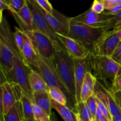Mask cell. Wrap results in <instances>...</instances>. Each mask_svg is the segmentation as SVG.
<instances>
[{"mask_svg": "<svg viewBox=\"0 0 121 121\" xmlns=\"http://www.w3.org/2000/svg\"><path fill=\"white\" fill-rule=\"evenodd\" d=\"M54 65L58 76L69 94L76 102L75 86V62L63 47H56ZM77 104V102H76Z\"/></svg>", "mask_w": 121, "mask_h": 121, "instance_id": "3957f363", "label": "cell"}, {"mask_svg": "<svg viewBox=\"0 0 121 121\" xmlns=\"http://www.w3.org/2000/svg\"><path fill=\"white\" fill-rule=\"evenodd\" d=\"M41 76L49 87H57L63 92L68 101V106L76 112V102L72 98L67 90L61 82L56 69L55 65L46 60L37 54V63L35 67L33 69Z\"/></svg>", "mask_w": 121, "mask_h": 121, "instance_id": "277c9868", "label": "cell"}, {"mask_svg": "<svg viewBox=\"0 0 121 121\" xmlns=\"http://www.w3.org/2000/svg\"><path fill=\"white\" fill-rule=\"evenodd\" d=\"M13 15L21 30H35L33 23V15L28 5L27 1L20 13L18 14H13Z\"/></svg>", "mask_w": 121, "mask_h": 121, "instance_id": "2e32d148", "label": "cell"}, {"mask_svg": "<svg viewBox=\"0 0 121 121\" xmlns=\"http://www.w3.org/2000/svg\"><path fill=\"white\" fill-rule=\"evenodd\" d=\"M114 96L115 97L116 99L118 101V104L119 105H121V92H117V93L113 94Z\"/></svg>", "mask_w": 121, "mask_h": 121, "instance_id": "60d3db41", "label": "cell"}, {"mask_svg": "<svg viewBox=\"0 0 121 121\" xmlns=\"http://www.w3.org/2000/svg\"><path fill=\"white\" fill-rule=\"evenodd\" d=\"M91 9L96 14H102L105 10V6L102 1H98L95 0L93 1L92 6L91 7Z\"/></svg>", "mask_w": 121, "mask_h": 121, "instance_id": "4dcf8cb0", "label": "cell"}, {"mask_svg": "<svg viewBox=\"0 0 121 121\" xmlns=\"http://www.w3.org/2000/svg\"><path fill=\"white\" fill-rule=\"evenodd\" d=\"M76 112L83 121H94L89 108L86 102H80L76 105Z\"/></svg>", "mask_w": 121, "mask_h": 121, "instance_id": "603a6c76", "label": "cell"}, {"mask_svg": "<svg viewBox=\"0 0 121 121\" xmlns=\"http://www.w3.org/2000/svg\"><path fill=\"white\" fill-rule=\"evenodd\" d=\"M59 41L66 52L74 59H85L91 55L89 51L82 43L73 38L57 33Z\"/></svg>", "mask_w": 121, "mask_h": 121, "instance_id": "4fadbf2b", "label": "cell"}, {"mask_svg": "<svg viewBox=\"0 0 121 121\" xmlns=\"http://www.w3.org/2000/svg\"><path fill=\"white\" fill-rule=\"evenodd\" d=\"M112 20H113V22L115 23V25L117 23H121V11L113 15V18H112Z\"/></svg>", "mask_w": 121, "mask_h": 121, "instance_id": "ab89813d", "label": "cell"}, {"mask_svg": "<svg viewBox=\"0 0 121 121\" xmlns=\"http://www.w3.org/2000/svg\"><path fill=\"white\" fill-rule=\"evenodd\" d=\"M52 108L56 110L65 121H79L78 114L67 106H64L52 100Z\"/></svg>", "mask_w": 121, "mask_h": 121, "instance_id": "44dd1931", "label": "cell"}, {"mask_svg": "<svg viewBox=\"0 0 121 121\" xmlns=\"http://www.w3.org/2000/svg\"><path fill=\"white\" fill-rule=\"evenodd\" d=\"M0 121H4V116L1 115V118H0Z\"/></svg>", "mask_w": 121, "mask_h": 121, "instance_id": "ee69618b", "label": "cell"}, {"mask_svg": "<svg viewBox=\"0 0 121 121\" xmlns=\"http://www.w3.org/2000/svg\"><path fill=\"white\" fill-rule=\"evenodd\" d=\"M17 57L23 60L19 52L9 23L5 17L0 20V67L7 73L13 68V59Z\"/></svg>", "mask_w": 121, "mask_h": 121, "instance_id": "7a4b0ae2", "label": "cell"}, {"mask_svg": "<svg viewBox=\"0 0 121 121\" xmlns=\"http://www.w3.org/2000/svg\"><path fill=\"white\" fill-rule=\"evenodd\" d=\"M33 104L47 112L50 116L52 115V99L48 92L39 91L33 93Z\"/></svg>", "mask_w": 121, "mask_h": 121, "instance_id": "d6986e66", "label": "cell"}, {"mask_svg": "<svg viewBox=\"0 0 121 121\" xmlns=\"http://www.w3.org/2000/svg\"><path fill=\"white\" fill-rule=\"evenodd\" d=\"M97 105H98V108L100 111V112L108 118L110 121H112V116L111 115V112L109 111L108 109L99 100L97 99Z\"/></svg>", "mask_w": 121, "mask_h": 121, "instance_id": "1f68e13d", "label": "cell"}, {"mask_svg": "<svg viewBox=\"0 0 121 121\" xmlns=\"http://www.w3.org/2000/svg\"><path fill=\"white\" fill-rule=\"evenodd\" d=\"M112 18L113 16L107 15L104 13L99 14H96L89 8L81 14L72 18L71 21L86 25L93 28L112 30L115 27Z\"/></svg>", "mask_w": 121, "mask_h": 121, "instance_id": "30bf717a", "label": "cell"}, {"mask_svg": "<svg viewBox=\"0 0 121 121\" xmlns=\"http://www.w3.org/2000/svg\"><path fill=\"white\" fill-rule=\"evenodd\" d=\"M22 31L30 38L37 53L54 65L56 47H57L54 42L48 37L36 30Z\"/></svg>", "mask_w": 121, "mask_h": 121, "instance_id": "52a82bcc", "label": "cell"}, {"mask_svg": "<svg viewBox=\"0 0 121 121\" xmlns=\"http://www.w3.org/2000/svg\"><path fill=\"white\" fill-rule=\"evenodd\" d=\"M4 121H23V114L21 102H18L13 106L10 111L4 115Z\"/></svg>", "mask_w": 121, "mask_h": 121, "instance_id": "7402d4cb", "label": "cell"}, {"mask_svg": "<svg viewBox=\"0 0 121 121\" xmlns=\"http://www.w3.org/2000/svg\"><path fill=\"white\" fill-rule=\"evenodd\" d=\"M78 117H79V115H78ZM79 121H82V119H80V118H79Z\"/></svg>", "mask_w": 121, "mask_h": 121, "instance_id": "bcb514c9", "label": "cell"}, {"mask_svg": "<svg viewBox=\"0 0 121 121\" xmlns=\"http://www.w3.org/2000/svg\"><path fill=\"white\" fill-rule=\"evenodd\" d=\"M121 11V3L117 5V6H115V7H113L112 9H109V10H105L104 13L107 15H111V16H113L115 14H117V13H118L119 12H120Z\"/></svg>", "mask_w": 121, "mask_h": 121, "instance_id": "d590c367", "label": "cell"}, {"mask_svg": "<svg viewBox=\"0 0 121 121\" xmlns=\"http://www.w3.org/2000/svg\"><path fill=\"white\" fill-rule=\"evenodd\" d=\"M0 111L1 115L7 114L15 104L21 101L24 96L20 86L13 83L6 82L0 86Z\"/></svg>", "mask_w": 121, "mask_h": 121, "instance_id": "ba28073f", "label": "cell"}, {"mask_svg": "<svg viewBox=\"0 0 121 121\" xmlns=\"http://www.w3.org/2000/svg\"><path fill=\"white\" fill-rule=\"evenodd\" d=\"M112 94L121 92V73L117 76L112 89L109 91Z\"/></svg>", "mask_w": 121, "mask_h": 121, "instance_id": "836d02e7", "label": "cell"}, {"mask_svg": "<svg viewBox=\"0 0 121 121\" xmlns=\"http://www.w3.org/2000/svg\"><path fill=\"white\" fill-rule=\"evenodd\" d=\"M94 121H110L98 108Z\"/></svg>", "mask_w": 121, "mask_h": 121, "instance_id": "8d00e7d4", "label": "cell"}, {"mask_svg": "<svg viewBox=\"0 0 121 121\" xmlns=\"http://www.w3.org/2000/svg\"><path fill=\"white\" fill-rule=\"evenodd\" d=\"M87 105L89 108L93 119H95L97 109H98V105H97V99L94 95L89 98L88 100L86 101Z\"/></svg>", "mask_w": 121, "mask_h": 121, "instance_id": "f1b7e54d", "label": "cell"}, {"mask_svg": "<svg viewBox=\"0 0 121 121\" xmlns=\"http://www.w3.org/2000/svg\"><path fill=\"white\" fill-rule=\"evenodd\" d=\"M4 9H8V6L4 2L3 0H0V20L3 18L2 11Z\"/></svg>", "mask_w": 121, "mask_h": 121, "instance_id": "74e56055", "label": "cell"}, {"mask_svg": "<svg viewBox=\"0 0 121 121\" xmlns=\"http://www.w3.org/2000/svg\"><path fill=\"white\" fill-rule=\"evenodd\" d=\"M29 82L32 92L39 91L48 92L49 87L41 76L36 71L31 70L29 76Z\"/></svg>", "mask_w": 121, "mask_h": 121, "instance_id": "ffe728a7", "label": "cell"}, {"mask_svg": "<svg viewBox=\"0 0 121 121\" xmlns=\"http://www.w3.org/2000/svg\"></svg>", "mask_w": 121, "mask_h": 121, "instance_id": "c3c4849f", "label": "cell"}, {"mask_svg": "<svg viewBox=\"0 0 121 121\" xmlns=\"http://www.w3.org/2000/svg\"><path fill=\"white\" fill-rule=\"evenodd\" d=\"M21 56L24 62L30 66L32 69L35 67L37 63V53L31 41L26 34Z\"/></svg>", "mask_w": 121, "mask_h": 121, "instance_id": "e0dca14e", "label": "cell"}, {"mask_svg": "<svg viewBox=\"0 0 121 121\" xmlns=\"http://www.w3.org/2000/svg\"><path fill=\"white\" fill-rule=\"evenodd\" d=\"M94 96L108 109L112 118L121 113V106L114 95L98 81L95 89Z\"/></svg>", "mask_w": 121, "mask_h": 121, "instance_id": "5bb4252c", "label": "cell"}, {"mask_svg": "<svg viewBox=\"0 0 121 121\" xmlns=\"http://www.w3.org/2000/svg\"><path fill=\"white\" fill-rule=\"evenodd\" d=\"M14 36L17 47L19 52H20L21 55L22 48H23L24 44L26 34H25V33L20 28L15 27V31L14 32Z\"/></svg>", "mask_w": 121, "mask_h": 121, "instance_id": "4316f807", "label": "cell"}, {"mask_svg": "<svg viewBox=\"0 0 121 121\" xmlns=\"http://www.w3.org/2000/svg\"><path fill=\"white\" fill-rule=\"evenodd\" d=\"M12 14H18L27 2V0H3Z\"/></svg>", "mask_w": 121, "mask_h": 121, "instance_id": "484cf974", "label": "cell"}, {"mask_svg": "<svg viewBox=\"0 0 121 121\" xmlns=\"http://www.w3.org/2000/svg\"><path fill=\"white\" fill-rule=\"evenodd\" d=\"M27 4L31 11L33 17V23L36 30L44 34L52 40L57 47H63V45L57 36V33L54 31L41 11V8L35 2V0H27Z\"/></svg>", "mask_w": 121, "mask_h": 121, "instance_id": "9c48e42d", "label": "cell"}, {"mask_svg": "<svg viewBox=\"0 0 121 121\" xmlns=\"http://www.w3.org/2000/svg\"><path fill=\"white\" fill-rule=\"evenodd\" d=\"M89 72L106 89L110 91L117 76L121 73V66L110 57L91 54L88 57Z\"/></svg>", "mask_w": 121, "mask_h": 121, "instance_id": "6da1fadb", "label": "cell"}, {"mask_svg": "<svg viewBox=\"0 0 121 121\" xmlns=\"http://www.w3.org/2000/svg\"><path fill=\"white\" fill-rule=\"evenodd\" d=\"M32 68L24 62L23 60L14 57L13 59V68L9 72L4 73L6 82L13 83L21 87L24 96L28 97L33 102V92L30 85L29 76Z\"/></svg>", "mask_w": 121, "mask_h": 121, "instance_id": "8992f818", "label": "cell"}, {"mask_svg": "<svg viewBox=\"0 0 121 121\" xmlns=\"http://www.w3.org/2000/svg\"><path fill=\"white\" fill-rule=\"evenodd\" d=\"M33 112L35 121H49L50 117L48 113L39 106L33 104Z\"/></svg>", "mask_w": 121, "mask_h": 121, "instance_id": "83f0119b", "label": "cell"}, {"mask_svg": "<svg viewBox=\"0 0 121 121\" xmlns=\"http://www.w3.org/2000/svg\"><path fill=\"white\" fill-rule=\"evenodd\" d=\"M41 11L48 24L55 33L68 36L72 18L65 16L55 9L53 11V14H49L41 8Z\"/></svg>", "mask_w": 121, "mask_h": 121, "instance_id": "7c38bea8", "label": "cell"}, {"mask_svg": "<svg viewBox=\"0 0 121 121\" xmlns=\"http://www.w3.org/2000/svg\"><path fill=\"white\" fill-rule=\"evenodd\" d=\"M75 62V86L76 100L77 104L80 102L82 87L87 72H89L88 58L85 59H74Z\"/></svg>", "mask_w": 121, "mask_h": 121, "instance_id": "9a60e30c", "label": "cell"}, {"mask_svg": "<svg viewBox=\"0 0 121 121\" xmlns=\"http://www.w3.org/2000/svg\"><path fill=\"white\" fill-rule=\"evenodd\" d=\"M105 6V10H109L121 3V0H102Z\"/></svg>", "mask_w": 121, "mask_h": 121, "instance_id": "e575fe53", "label": "cell"}, {"mask_svg": "<svg viewBox=\"0 0 121 121\" xmlns=\"http://www.w3.org/2000/svg\"><path fill=\"white\" fill-rule=\"evenodd\" d=\"M39 7L49 14H53L54 8H53L52 4L47 0H35Z\"/></svg>", "mask_w": 121, "mask_h": 121, "instance_id": "f546056e", "label": "cell"}, {"mask_svg": "<svg viewBox=\"0 0 121 121\" xmlns=\"http://www.w3.org/2000/svg\"><path fill=\"white\" fill-rule=\"evenodd\" d=\"M49 121H58L57 118L56 117V115L54 114V113H52V115H51L50 117V120Z\"/></svg>", "mask_w": 121, "mask_h": 121, "instance_id": "7bdbcfd3", "label": "cell"}, {"mask_svg": "<svg viewBox=\"0 0 121 121\" xmlns=\"http://www.w3.org/2000/svg\"><path fill=\"white\" fill-rule=\"evenodd\" d=\"M26 121H35L34 119H28V120Z\"/></svg>", "mask_w": 121, "mask_h": 121, "instance_id": "f6af8a7d", "label": "cell"}, {"mask_svg": "<svg viewBox=\"0 0 121 121\" xmlns=\"http://www.w3.org/2000/svg\"><path fill=\"white\" fill-rule=\"evenodd\" d=\"M120 41L118 34L113 29L108 31L96 44L93 54L98 56L111 57Z\"/></svg>", "mask_w": 121, "mask_h": 121, "instance_id": "8fae6325", "label": "cell"}, {"mask_svg": "<svg viewBox=\"0 0 121 121\" xmlns=\"http://www.w3.org/2000/svg\"><path fill=\"white\" fill-rule=\"evenodd\" d=\"M21 108H22V114L24 121L34 119L33 112V102L28 97L24 96L21 99Z\"/></svg>", "mask_w": 121, "mask_h": 121, "instance_id": "cb8c5ba5", "label": "cell"}, {"mask_svg": "<svg viewBox=\"0 0 121 121\" xmlns=\"http://www.w3.org/2000/svg\"><path fill=\"white\" fill-rule=\"evenodd\" d=\"M120 106H121V105H120Z\"/></svg>", "mask_w": 121, "mask_h": 121, "instance_id": "7dc6e473", "label": "cell"}, {"mask_svg": "<svg viewBox=\"0 0 121 121\" xmlns=\"http://www.w3.org/2000/svg\"><path fill=\"white\" fill-rule=\"evenodd\" d=\"M48 93L52 100L56 102L58 104L67 106L68 101L67 98L60 89L57 87H49Z\"/></svg>", "mask_w": 121, "mask_h": 121, "instance_id": "d4e9b609", "label": "cell"}, {"mask_svg": "<svg viewBox=\"0 0 121 121\" xmlns=\"http://www.w3.org/2000/svg\"><path fill=\"white\" fill-rule=\"evenodd\" d=\"M112 121H121V113L113 117L112 118Z\"/></svg>", "mask_w": 121, "mask_h": 121, "instance_id": "b9f144b4", "label": "cell"}, {"mask_svg": "<svg viewBox=\"0 0 121 121\" xmlns=\"http://www.w3.org/2000/svg\"><path fill=\"white\" fill-rule=\"evenodd\" d=\"M113 31L118 34V37L120 39L121 41V23H117L115 25L114 28H113Z\"/></svg>", "mask_w": 121, "mask_h": 121, "instance_id": "f35d334b", "label": "cell"}, {"mask_svg": "<svg viewBox=\"0 0 121 121\" xmlns=\"http://www.w3.org/2000/svg\"><path fill=\"white\" fill-rule=\"evenodd\" d=\"M97 80L90 72H87L85 76L80 93V102H86L89 98L94 95L95 89Z\"/></svg>", "mask_w": 121, "mask_h": 121, "instance_id": "ac0fdd59", "label": "cell"}, {"mask_svg": "<svg viewBox=\"0 0 121 121\" xmlns=\"http://www.w3.org/2000/svg\"><path fill=\"white\" fill-rule=\"evenodd\" d=\"M109 30H111L93 28L86 25L71 21L68 36L82 43L89 51L90 53L93 54L96 44L104 34Z\"/></svg>", "mask_w": 121, "mask_h": 121, "instance_id": "5b68a950", "label": "cell"}, {"mask_svg": "<svg viewBox=\"0 0 121 121\" xmlns=\"http://www.w3.org/2000/svg\"><path fill=\"white\" fill-rule=\"evenodd\" d=\"M121 66V41L112 55L110 57Z\"/></svg>", "mask_w": 121, "mask_h": 121, "instance_id": "d6a6232c", "label": "cell"}]
</instances>
